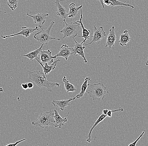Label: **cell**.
Here are the masks:
<instances>
[{
  "mask_svg": "<svg viewBox=\"0 0 148 146\" xmlns=\"http://www.w3.org/2000/svg\"><path fill=\"white\" fill-rule=\"evenodd\" d=\"M27 15L32 17L34 23L38 24L40 28H43L42 25L46 22V17L49 15L48 14L38 13L36 15H30L27 14Z\"/></svg>",
  "mask_w": 148,
  "mask_h": 146,
  "instance_id": "7c38bea8",
  "label": "cell"
},
{
  "mask_svg": "<svg viewBox=\"0 0 148 146\" xmlns=\"http://www.w3.org/2000/svg\"><path fill=\"white\" fill-rule=\"evenodd\" d=\"M57 109V108H56V109L54 110V118L55 123V127H59L60 128H61L63 126H64L65 123L68 121L67 117L69 115V112L67 114L66 117L65 118H62L59 114Z\"/></svg>",
  "mask_w": 148,
  "mask_h": 146,
  "instance_id": "5bb4252c",
  "label": "cell"
},
{
  "mask_svg": "<svg viewBox=\"0 0 148 146\" xmlns=\"http://www.w3.org/2000/svg\"><path fill=\"white\" fill-rule=\"evenodd\" d=\"M86 92L93 101L103 100L108 93L107 88L102 83L88 84Z\"/></svg>",
  "mask_w": 148,
  "mask_h": 146,
  "instance_id": "7a4b0ae2",
  "label": "cell"
},
{
  "mask_svg": "<svg viewBox=\"0 0 148 146\" xmlns=\"http://www.w3.org/2000/svg\"><path fill=\"white\" fill-rule=\"evenodd\" d=\"M75 99V98L74 97L73 98H70L65 100H56L54 99L53 100L51 104H53V106L57 108L60 109L62 111H64L68 106H70L72 104L71 103V101Z\"/></svg>",
  "mask_w": 148,
  "mask_h": 146,
  "instance_id": "30bf717a",
  "label": "cell"
},
{
  "mask_svg": "<svg viewBox=\"0 0 148 146\" xmlns=\"http://www.w3.org/2000/svg\"><path fill=\"white\" fill-rule=\"evenodd\" d=\"M39 29L38 26H36L35 28H31V27H27L23 26L22 27V30L20 32L16 34L12 35H8V36H1V37L5 39L6 38L12 37L18 35H22L25 37L27 38L30 36V34H32L36 30Z\"/></svg>",
  "mask_w": 148,
  "mask_h": 146,
  "instance_id": "52a82bcc",
  "label": "cell"
},
{
  "mask_svg": "<svg viewBox=\"0 0 148 146\" xmlns=\"http://www.w3.org/2000/svg\"><path fill=\"white\" fill-rule=\"evenodd\" d=\"M3 88H0V91H1V92H3Z\"/></svg>",
  "mask_w": 148,
  "mask_h": 146,
  "instance_id": "e575fe53",
  "label": "cell"
},
{
  "mask_svg": "<svg viewBox=\"0 0 148 146\" xmlns=\"http://www.w3.org/2000/svg\"><path fill=\"white\" fill-rule=\"evenodd\" d=\"M71 55H73V48H69L66 44H63L61 47L60 51L56 55H55V57H62L66 60H67Z\"/></svg>",
  "mask_w": 148,
  "mask_h": 146,
  "instance_id": "8fae6325",
  "label": "cell"
},
{
  "mask_svg": "<svg viewBox=\"0 0 148 146\" xmlns=\"http://www.w3.org/2000/svg\"><path fill=\"white\" fill-rule=\"evenodd\" d=\"M90 81H91V78L90 77H87L85 78V81L83 82V84L81 86V91L79 94H77L75 97V99L80 98L84 96V94L86 93V90L87 89L88 84H89V82Z\"/></svg>",
  "mask_w": 148,
  "mask_h": 146,
  "instance_id": "7402d4cb",
  "label": "cell"
},
{
  "mask_svg": "<svg viewBox=\"0 0 148 146\" xmlns=\"http://www.w3.org/2000/svg\"><path fill=\"white\" fill-rule=\"evenodd\" d=\"M82 7H83L82 4L78 7H76L75 3H70L69 6V11L67 14V17L69 19H72L77 16L78 11L82 9Z\"/></svg>",
  "mask_w": 148,
  "mask_h": 146,
  "instance_id": "ac0fdd59",
  "label": "cell"
},
{
  "mask_svg": "<svg viewBox=\"0 0 148 146\" xmlns=\"http://www.w3.org/2000/svg\"><path fill=\"white\" fill-rule=\"evenodd\" d=\"M45 44V43H43L41 44V47H40L38 49L36 48V49L33 51H31V52L27 54H25V55H21L23 57H27V58L29 59L30 60L33 61V60L36 58H37L38 57V56L39 53L42 50V47H43V45Z\"/></svg>",
  "mask_w": 148,
  "mask_h": 146,
  "instance_id": "d6986e66",
  "label": "cell"
},
{
  "mask_svg": "<svg viewBox=\"0 0 148 146\" xmlns=\"http://www.w3.org/2000/svg\"><path fill=\"white\" fill-rule=\"evenodd\" d=\"M106 36V32L103 29V27L101 26L97 28L96 26H94L93 36L91 42L86 44V46L90 45L94 42H97L98 44L100 43L102 39H103L104 37Z\"/></svg>",
  "mask_w": 148,
  "mask_h": 146,
  "instance_id": "8992f818",
  "label": "cell"
},
{
  "mask_svg": "<svg viewBox=\"0 0 148 146\" xmlns=\"http://www.w3.org/2000/svg\"><path fill=\"white\" fill-rule=\"evenodd\" d=\"M21 86L23 88V89L27 90L28 88V86L27 83H25V84H21Z\"/></svg>",
  "mask_w": 148,
  "mask_h": 146,
  "instance_id": "f1b7e54d",
  "label": "cell"
},
{
  "mask_svg": "<svg viewBox=\"0 0 148 146\" xmlns=\"http://www.w3.org/2000/svg\"><path fill=\"white\" fill-rule=\"evenodd\" d=\"M144 133H145V132H142V134H140V135L138 137V138H137V139H136V140L134 141V142H132V143H131V144H130V145H128V146H136V145L137 143V142H138V141H139V140H140V138H141V137H142V136H143V135L144 134Z\"/></svg>",
  "mask_w": 148,
  "mask_h": 146,
  "instance_id": "4316f807",
  "label": "cell"
},
{
  "mask_svg": "<svg viewBox=\"0 0 148 146\" xmlns=\"http://www.w3.org/2000/svg\"><path fill=\"white\" fill-rule=\"evenodd\" d=\"M62 81L64 83L65 89L67 93L70 92H74L76 91V88L73 85L69 83V80L65 76H64Z\"/></svg>",
  "mask_w": 148,
  "mask_h": 146,
  "instance_id": "603a6c76",
  "label": "cell"
},
{
  "mask_svg": "<svg viewBox=\"0 0 148 146\" xmlns=\"http://www.w3.org/2000/svg\"><path fill=\"white\" fill-rule=\"evenodd\" d=\"M73 39L75 42V45L74 48H73V55L78 54L83 58L84 62L87 63L88 61L85 57V53L84 52V50L86 49V47L84 46L85 42L83 41L81 43H79L75 40V38H74Z\"/></svg>",
  "mask_w": 148,
  "mask_h": 146,
  "instance_id": "9c48e42d",
  "label": "cell"
},
{
  "mask_svg": "<svg viewBox=\"0 0 148 146\" xmlns=\"http://www.w3.org/2000/svg\"><path fill=\"white\" fill-rule=\"evenodd\" d=\"M64 22L65 24L64 28L60 31L63 35L62 38H74L77 36V34L80 29V24L77 21L71 22L69 23H66L65 20Z\"/></svg>",
  "mask_w": 148,
  "mask_h": 146,
  "instance_id": "277c9868",
  "label": "cell"
},
{
  "mask_svg": "<svg viewBox=\"0 0 148 146\" xmlns=\"http://www.w3.org/2000/svg\"><path fill=\"white\" fill-rule=\"evenodd\" d=\"M27 85L28 86V88H29V89L33 88V86H34L33 84H32V83H31V82H29V83H28Z\"/></svg>",
  "mask_w": 148,
  "mask_h": 146,
  "instance_id": "f546056e",
  "label": "cell"
},
{
  "mask_svg": "<svg viewBox=\"0 0 148 146\" xmlns=\"http://www.w3.org/2000/svg\"><path fill=\"white\" fill-rule=\"evenodd\" d=\"M29 76L30 80H32L39 87H46L49 92H51L54 87L60 86L58 83H51L46 79V75L44 72L40 71H28Z\"/></svg>",
  "mask_w": 148,
  "mask_h": 146,
  "instance_id": "6da1fadb",
  "label": "cell"
},
{
  "mask_svg": "<svg viewBox=\"0 0 148 146\" xmlns=\"http://www.w3.org/2000/svg\"><path fill=\"white\" fill-rule=\"evenodd\" d=\"M26 140V139L25 138H24V139H22V140L16 141L15 143H13V144H8V145H6V146H15L17 145L19 143H21V142H23V141H25Z\"/></svg>",
  "mask_w": 148,
  "mask_h": 146,
  "instance_id": "83f0119b",
  "label": "cell"
},
{
  "mask_svg": "<svg viewBox=\"0 0 148 146\" xmlns=\"http://www.w3.org/2000/svg\"><path fill=\"white\" fill-rule=\"evenodd\" d=\"M1 5H0V12H3L5 13H6V12H3V11H1Z\"/></svg>",
  "mask_w": 148,
  "mask_h": 146,
  "instance_id": "836d02e7",
  "label": "cell"
},
{
  "mask_svg": "<svg viewBox=\"0 0 148 146\" xmlns=\"http://www.w3.org/2000/svg\"><path fill=\"white\" fill-rule=\"evenodd\" d=\"M66 1V0H56L55 4L57 8V12H56V14L58 16H60L63 21L65 20L66 16H67L69 12L66 10L65 8L62 6L60 2L62 1Z\"/></svg>",
  "mask_w": 148,
  "mask_h": 146,
  "instance_id": "9a60e30c",
  "label": "cell"
},
{
  "mask_svg": "<svg viewBox=\"0 0 148 146\" xmlns=\"http://www.w3.org/2000/svg\"><path fill=\"white\" fill-rule=\"evenodd\" d=\"M99 1H100L103 7V8H104H104H105V7H104V3H103V0H99Z\"/></svg>",
  "mask_w": 148,
  "mask_h": 146,
  "instance_id": "1f68e13d",
  "label": "cell"
},
{
  "mask_svg": "<svg viewBox=\"0 0 148 146\" xmlns=\"http://www.w3.org/2000/svg\"><path fill=\"white\" fill-rule=\"evenodd\" d=\"M130 39L131 38L129 35L128 30H125L123 33L120 35V38L119 42L120 46L122 47L126 46L127 43L130 41Z\"/></svg>",
  "mask_w": 148,
  "mask_h": 146,
  "instance_id": "44dd1931",
  "label": "cell"
},
{
  "mask_svg": "<svg viewBox=\"0 0 148 146\" xmlns=\"http://www.w3.org/2000/svg\"><path fill=\"white\" fill-rule=\"evenodd\" d=\"M18 0H7V5L12 11H14L17 7Z\"/></svg>",
  "mask_w": 148,
  "mask_h": 146,
  "instance_id": "d4e9b609",
  "label": "cell"
},
{
  "mask_svg": "<svg viewBox=\"0 0 148 146\" xmlns=\"http://www.w3.org/2000/svg\"><path fill=\"white\" fill-rule=\"evenodd\" d=\"M55 23V21H52L51 22L49 26L46 30H44L43 28L42 29L41 31L36 33L34 35V38L38 40V42L40 44L46 43L47 45H48V42L52 40L55 39L56 40H60V38L52 37L51 36V29L52 28Z\"/></svg>",
  "mask_w": 148,
  "mask_h": 146,
  "instance_id": "5b68a950",
  "label": "cell"
},
{
  "mask_svg": "<svg viewBox=\"0 0 148 146\" xmlns=\"http://www.w3.org/2000/svg\"><path fill=\"white\" fill-rule=\"evenodd\" d=\"M32 124L37 127L47 129H48L49 126L55 127L54 112L50 111L47 112H42L36 120L32 122Z\"/></svg>",
  "mask_w": 148,
  "mask_h": 146,
  "instance_id": "3957f363",
  "label": "cell"
},
{
  "mask_svg": "<svg viewBox=\"0 0 148 146\" xmlns=\"http://www.w3.org/2000/svg\"><path fill=\"white\" fill-rule=\"evenodd\" d=\"M115 27L114 26L110 29L109 35L107 37V40L105 47H108L109 49H111L112 47L114 46V43L116 40Z\"/></svg>",
  "mask_w": 148,
  "mask_h": 146,
  "instance_id": "4fadbf2b",
  "label": "cell"
},
{
  "mask_svg": "<svg viewBox=\"0 0 148 146\" xmlns=\"http://www.w3.org/2000/svg\"><path fill=\"white\" fill-rule=\"evenodd\" d=\"M118 5L128 6V7H131L132 9H134V6L133 5H130V4H127L125 3L120 1L118 0H110L109 6H111V8H113L114 6H118Z\"/></svg>",
  "mask_w": 148,
  "mask_h": 146,
  "instance_id": "cb8c5ba5",
  "label": "cell"
},
{
  "mask_svg": "<svg viewBox=\"0 0 148 146\" xmlns=\"http://www.w3.org/2000/svg\"><path fill=\"white\" fill-rule=\"evenodd\" d=\"M124 109L121 107H119V108L114 110H109L107 113V117L111 118L112 116V114L113 112H116L123 111Z\"/></svg>",
  "mask_w": 148,
  "mask_h": 146,
  "instance_id": "484cf974",
  "label": "cell"
},
{
  "mask_svg": "<svg viewBox=\"0 0 148 146\" xmlns=\"http://www.w3.org/2000/svg\"><path fill=\"white\" fill-rule=\"evenodd\" d=\"M36 60L40 64V65L42 67V69H43V72H44V73L46 75L49 74L51 71H53L55 69L58 63L59 62L61 61L60 60H57L53 62L51 65L49 66L48 65V63L42 64L38 59L36 58Z\"/></svg>",
  "mask_w": 148,
  "mask_h": 146,
  "instance_id": "2e32d148",
  "label": "cell"
},
{
  "mask_svg": "<svg viewBox=\"0 0 148 146\" xmlns=\"http://www.w3.org/2000/svg\"><path fill=\"white\" fill-rule=\"evenodd\" d=\"M145 64H146V65H147V66H148V58L147 60V62H146Z\"/></svg>",
  "mask_w": 148,
  "mask_h": 146,
  "instance_id": "d6a6232c",
  "label": "cell"
},
{
  "mask_svg": "<svg viewBox=\"0 0 148 146\" xmlns=\"http://www.w3.org/2000/svg\"><path fill=\"white\" fill-rule=\"evenodd\" d=\"M108 111L109 110L108 109H103V113L104 114H107V112H108Z\"/></svg>",
  "mask_w": 148,
  "mask_h": 146,
  "instance_id": "4dcf8cb0",
  "label": "cell"
},
{
  "mask_svg": "<svg viewBox=\"0 0 148 146\" xmlns=\"http://www.w3.org/2000/svg\"><path fill=\"white\" fill-rule=\"evenodd\" d=\"M80 18L79 19V21H77V22H78L79 24H80V26H81V28L82 29V36H78L79 37H82L84 38V40H83V42H86V41L90 37H92V36H90V31L88 29H87L85 28L84 27V25L83 23V21H82V19H83V12H82V9L80 10Z\"/></svg>",
  "mask_w": 148,
  "mask_h": 146,
  "instance_id": "e0dca14e",
  "label": "cell"
},
{
  "mask_svg": "<svg viewBox=\"0 0 148 146\" xmlns=\"http://www.w3.org/2000/svg\"><path fill=\"white\" fill-rule=\"evenodd\" d=\"M39 57L37 58L42 64L46 63H51L53 62V59H56L57 57L53 56L52 52L50 50L42 51L39 54Z\"/></svg>",
  "mask_w": 148,
  "mask_h": 146,
  "instance_id": "ba28073f",
  "label": "cell"
},
{
  "mask_svg": "<svg viewBox=\"0 0 148 146\" xmlns=\"http://www.w3.org/2000/svg\"><path fill=\"white\" fill-rule=\"evenodd\" d=\"M107 117V114H104L102 113L101 115L99 117V118H98L97 121L95 122V123H94V125H92L91 129L90 130L89 133L88 134L87 138L86 141L88 142V143H90L91 141H92V139H91V135L92 130H93V129H94V128H95V127H96L102 121H103V120H104V119Z\"/></svg>",
  "mask_w": 148,
  "mask_h": 146,
  "instance_id": "ffe728a7",
  "label": "cell"
}]
</instances>
